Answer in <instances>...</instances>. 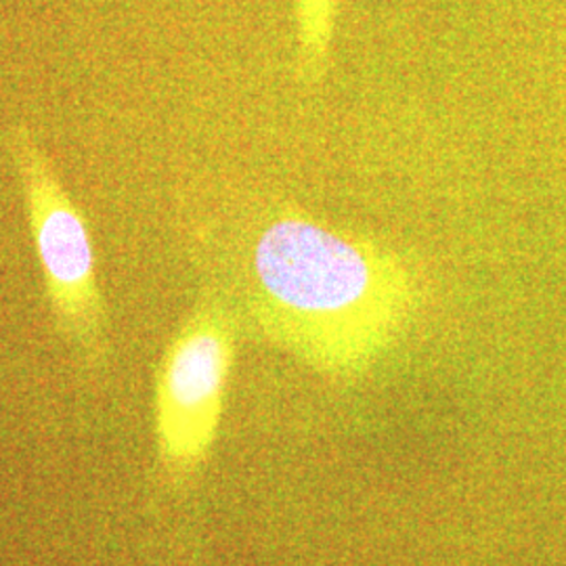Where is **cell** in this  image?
Masks as SVG:
<instances>
[{"label": "cell", "instance_id": "6da1fadb", "mask_svg": "<svg viewBox=\"0 0 566 566\" xmlns=\"http://www.w3.org/2000/svg\"><path fill=\"white\" fill-rule=\"evenodd\" d=\"M240 248L235 277L219 290L242 332L338 382L388 359L424 303L420 269L403 252L292 206L263 212Z\"/></svg>", "mask_w": 566, "mask_h": 566}, {"label": "cell", "instance_id": "7a4b0ae2", "mask_svg": "<svg viewBox=\"0 0 566 566\" xmlns=\"http://www.w3.org/2000/svg\"><path fill=\"white\" fill-rule=\"evenodd\" d=\"M4 147L18 172L55 332L82 374L102 378L112 365V336L88 221L32 128L9 126Z\"/></svg>", "mask_w": 566, "mask_h": 566}, {"label": "cell", "instance_id": "3957f363", "mask_svg": "<svg viewBox=\"0 0 566 566\" xmlns=\"http://www.w3.org/2000/svg\"><path fill=\"white\" fill-rule=\"evenodd\" d=\"M240 317L219 287L208 290L175 329L154 376L158 483L185 493L202 479L223 426L238 355Z\"/></svg>", "mask_w": 566, "mask_h": 566}, {"label": "cell", "instance_id": "277c9868", "mask_svg": "<svg viewBox=\"0 0 566 566\" xmlns=\"http://www.w3.org/2000/svg\"><path fill=\"white\" fill-rule=\"evenodd\" d=\"M340 0H294L298 34V72L313 84L325 76Z\"/></svg>", "mask_w": 566, "mask_h": 566}]
</instances>
